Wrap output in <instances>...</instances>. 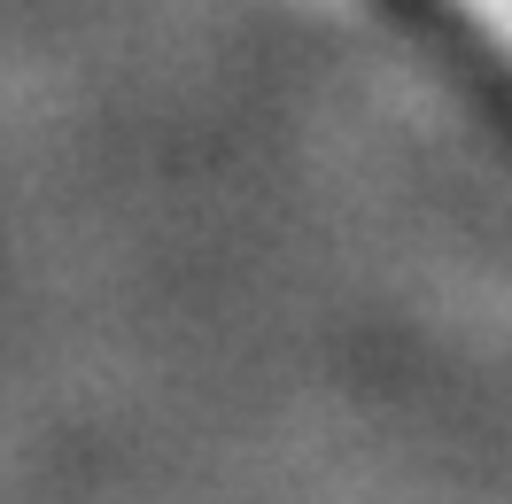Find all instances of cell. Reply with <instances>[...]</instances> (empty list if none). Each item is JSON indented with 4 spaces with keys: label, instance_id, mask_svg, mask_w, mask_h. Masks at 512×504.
<instances>
[{
    "label": "cell",
    "instance_id": "obj_1",
    "mask_svg": "<svg viewBox=\"0 0 512 504\" xmlns=\"http://www.w3.org/2000/svg\"><path fill=\"white\" fill-rule=\"evenodd\" d=\"M357 8L412 32L419 55L466 78L474 101L512 132V0H357Z\"/></svg>",
    "mask_w": 512,
    "mask_h": 504
}]
</instances>
